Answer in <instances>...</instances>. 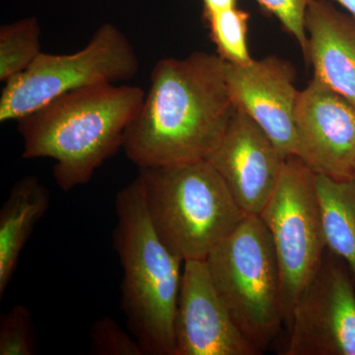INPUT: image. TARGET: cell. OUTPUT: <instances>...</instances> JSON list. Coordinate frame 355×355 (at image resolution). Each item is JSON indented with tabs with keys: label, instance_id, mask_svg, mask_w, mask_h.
I'll return each mask as SVG.
<instances>
[{
	"label": "cell",
	"instance_id": "cell-10",
	"mask_svg": "<svg viewBox=\"0 0 355 355\" xmlns=\"http://www.w3.org/2000/svg\"><path fill=\"white\" fill-rule=\"evenodd\" d=\"M287 158L251 118L235 110L220 144L207 160L243 211L260 216Z\"/></svg>",
	"mask_w": 355,
	"mask_h": 355
},
{
	"label": "cell",
	"instance_id": "cell-18",
	"mask_svg": "<svg viewBox=\"0 0 355 355\" xmlns=\"http://www.w3.org/2000/svg\"><path fill=\"white\" fill-rule=\"evenodd\" d=\"M37 354L32 315L25 305L13 306L0 318V355Z\"/></svg>",
	"mask_w": 355,
	"mask_h": 355
},
{
	"label": "cell",
	"instance_id": "cell-4",
	"mask_svg": "<svg viewBox=\"0 0 355 355\" xmlns=\"http://www.w3.org/2000/svg\"><path fill=\"white\" fill-rule=\"evenodd\" d=\"M156 233L182 261L205 260L247 214L207 160L140 168Z\"/></svg>",
	"mask_w": 355,
	"mask_h": 355
},
{
	"label": "cell",
	"instance_id": "cell-16",
	"mask_svg": "<svg viewBox=\"0 0 355 355\" xmlns=\"http://www.w3.org/2000/svg\"><path fill=\"white\" fill-rule=\"evenodd\" d=\"M41 29L36 17H28L0 27V80L19 76L38 58Z\"/></svg>",
	"mask_w": 355,
	"mask_h": 355
},
{
	"label": "cell",
	"instance_id": "cell-6",
	"mask_svg": "<svg viewBox=\"0 0 355 355\" xmlns=\"http://www.w3.org/2000/svg\"><path fill=\"white\" fill-rule=\"evenodd\" d=\"M139 67L130 40L106 23L80 51L71 55L42 51L25 71L7 81L0 96V121H17L78 89L130 80Z\"/></svg>",
	"mask_w": 355,
	"mask_h": 355
},
{
	"label": "cell",
	"instance_id": "cell-20",
	"mask_svg": "<svg viewBox=\"0 0 355 355\" xmlns=\"http://www.w3.org/2000/svg\"><path fill=\"white\" fill-rule=\"evenodd\" d=\"M259 6L272 14L289 35L297 41L303 53L308 46L305 28L306 11L311 0H256Z\"/></svg>",
	"mask_w": 355,
	"mask_h": 355
},
{
	"label": "cell",
	"instance_id": "cell-2",
	"mask_svg": "<svg viewBox=\"0 0 355 355\" xmlns=\"http://www.w3.org/2000/svg\"><path fill=\"white\" fill-rule=\"evenodd\" d=\"M144 97L142 88L114 84L60 96L17 121L23 158L55 161L53 177L64 193L88 184L105 161L123 148Z\"/></svg>",
	"mask_w": 355,
	"mask_h": 355
},
{
	"label": "cell",
	"instance_id": "cell-13",
	"mask_svg": "<svg viewBox=\"0 0 355 355\" xmlns=\"http://www.w3.org/2000/svg\"><path fill=\"white\" fill-rule=\"evenodd\" d=\"M304 57L314 76L355 106V17L329 0H311L306 11Z\"/></svg>",
	"mask_w": 355,
	"mask_h": 355
},
{
	"label": "cell",
	"instance_id": "cell-15",
	"mask_svg": "<svg viewBox=\"0 0 355 355\" xmlns=\"http://www.w3.org/2000/svg\"><path fill=\"white\" fill-rule=\"evenodd\" d=\"M316 180L327 248L345 261L355 284V180Z\"/></svg>",
	"mask_w": 355,
	"mask_h": 355
},
{
	"label": "cell",
	"instance_id": "cell-19",
	"mask_svg": "<svg viewBox=\"0 0 355 355\" xmlns=\"http://www.w3.org/2000/svg\"><path fill=\"white\" fill-rule=\"evenodd\" d=\"M91 352L96 355H144L133 336L112 319L103 317L90 331Z\"/></svg>",
	"mask_w": 355,
	"mask_h": 355
},
{
	"label": "cell",
	"instance_id": "cell-3",
	"mask_svg": "<svg viewBox=\"0 0 355 355\" xmlns=\"http://www.w3.org/2000/svg\"><path fill=\"white\" fill-rule=\"evenodd\" d=\"M114 249L123 268L121 308L144 355H175L182 263L154 229L139 177L114 200Z\"/></svg>",
	"mask_w": 355,
	"mask_h": 355
},
{
	"label": "cell",
	"instance_id": "cell-9",
	"mask_svg": "<svg viewBox=\"0 0 355 355\" xmlns=\"http://www.w3.org/2000/svg\"><path fill=\"white\" fill-rule=\"evenodd\" d=\"M296 157L316 175L355 180V106L313 78L299 91Z\"/></svg>",
	"mask_w": 355,
	"mask_h": 355
},
{
	"label": "cell",
	"instance_id": "cell-14",
	"mask_svg": "<svg viewBox=\"0 0 355 355\" xmlns=\"http://www.w3.org/2000/svg\"><path fill=\"white\" fill-rule=\"evenodd\" d=\"M51 193L36 176L18 180L0 209V298L13 279L21 253L50 209Z\"/></svg>",
	"mask_w": 355,
	"mask_h": 355
},
{
	"label": "cell",
	"instance_id": "cell-7",
	"mask_svg": "<svg viewBox=\"0 0 355 355\" xmlns=\"http://www.w3.org/2000/svg\"><path fill=\"white\" fill-rule=\"evenodd\" d=\"M279 261L284 324L316 275L327 242L316 174L296 156L286 159L272 197L260 214Z\"/></svg>",
	"mask_w": 355,
	"mask_h": 355
},
{
	"label": "cell",
	"instance_id": "cell-12",
	"mask_svg": "<svg viewBox=\"0 0 355 355\" xmlns=\"http://www.w3.org/2000/svg\"><path fill=\"white\" fill-rule=\"evenodd\" d=\"M226 81L235 109L247 114L286 157L295 155V71L277 57L244 64L225 62Z\"/></svg>",
	"mask_w": 355,
	"mask_h": 355
},
{
	"label": "cell",
	"instance_id": "cell-11",
	"mask_svg": "<svg viewBox=\"0 0 355 355\" xmlns=\"http://www.w3.org/2000/svg\"><path fill=\"white\" fill-rule=\"evenodd\" d=\"M175 355H258L219 296L205 260L184 263Z\"/></svg>",
	"mask_w": 355,
	"mask_h": 355
},
{
	"label": "cell",
	"instance_id": "cell-5",
	"mask_svg": "<svg viewBox=\"0 0 355 355\" xmlns=\"http://www.w3.org/2000/svg\"><path fill=\"white\" fill-rule=\"evenodd\" d=\"M205 261L236 326L263 354L282 330L284 315L279 261L261 217H245Z\"/></svg>",
	"mask_w": 355,
	"mask_h": 355
},
{
	"label": "cell",
	"instance_id": "cell-17",
	"mask_svg": "<svg viewBox=\"0 0 355 355\" xmlns=\"http://www.w3.org/2000/svg\"><path fill=\"white\" fill-rule=\"evenodd\" d=\"M203 19L209 26L210 38L222 60L235 64H247L253 60L247 44L249 12L236 6Z\"/></svg>",
	"mask_w": 355,
	"mask_h": 355
},
{
	"label": "cell",
	"instance_id": "cell-1",
	"mask_svg": "<svg viewBox=\"0 0 355 355\" xmlns=\"http://www.w3.org/2000/svg\"><path fill=\"white\" fill-rule=\"evenodd\" d=\"M218 55L196 51L159 60L123 149L140 168L207 160L235 113Z\"/></svg>",
	"mask_w": 355,
	"mask_h": 355
},
{
	"label": "cell",
	"instance_id": "cell-8",
	"mask_svg": "<svg viewBox=\"0 0 355 355\" xmlns=\"http://www.w3.org/2000/svg\"><path fill=\"white\" fill-rule=\"evenodd\" d=\"M286 355H355V284L345 261L327 249L287 326Z\"/></svg>",
	"mask_w": 355,
	"mask_h": 355
},
{
	"label": "cell",
	"instance_id": "cell-21",
	"mask_svg": "<svg viewBox=\"0 0 355 355\" xmlns=\"http://www.w3.org/2000/svg\"><path fill=\"white\" fill-rule=\"evenodd\" d=\"M202 1L203 3V18L237 6V0H202Z\"/></svg>",
	"mask_w": 355,
	"mask_h": 355
},
{
	"label": "cell",
	"instance_id": "cell-22",
	"mask_svg": "<svg viewBox=\"0 0 355 355\" xmlns=\"http://www.w3.org/2000/svg\"><path fill=\"white\" fill-rule=\"evenodd\" d=\"M333 3H338L343 10L347 11L355 17V0H329Z\"/></svg>",
	"mask_w": 355,
	"mask_h": 355
}]
</instances>
